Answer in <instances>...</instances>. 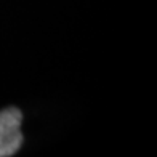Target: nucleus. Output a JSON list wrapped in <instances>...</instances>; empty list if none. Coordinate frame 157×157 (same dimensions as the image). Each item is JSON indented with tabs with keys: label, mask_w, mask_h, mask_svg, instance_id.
<instances>
[{
	"label": "nucleus",
	"mask_w": 157,
	"mask_h": 157,
	"mask_svg": "<svg viewBox=\"0 0 157 157\" xmlns=\"http://www.w3.org/2000/svg\"><path fill=\"white\" fill-rule=\"evenodd\" d=\"M23 112L15 106L0 111V157L15 155L23 146Z\"/></svg>",
	"instance_id": "f257e3e1"
}]
</instances>
